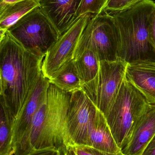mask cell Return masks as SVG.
Listing matches in <instances>:
<instances>
[{"mask_svg":"<svg viewBox=\"0 0 155 155\" xmlns=\"http://www.w3.org/2000/svg\"><path fill=\"white\" fill-rule=\"evenodd\" d=\"M44 58L26 50L8 31L0 35L1 105L11 127L42 74Z\"/></svg>","mask_w":155,"mask_h":155,"instance_id":"cell-1","label":"cell"},{"mask_svg":"<svg viewBox=\"0 0 155 155\" xmlns=\"http://www.w3.org/2000/svg\"><path fill=\"white\" fill-rule=\"evenodd\" d=\"M155 10L154 1L143 0L126 11L111 14L118 31V59L127 64L155 62V46L149 33Z\"/></svg>","mask_w":155,"mask_h":155,"instance_id":"cell-2","label":"cell"},{"mask_svg":"<svg viewBox=\"0 0 155 155\" xmlns=\"http://www.w3.org/2000/svg\"><path fill=\"white\" fill-rule=\"evenodd\" d=\"M153 104L125 77L114 102L104 116L121 150L128 143L137 121Z\"/></svg>","mask_w":155,"mask_h":155,"instance_id":"cell-3","label":"cell"},{"mask_svg":"<svg viewBox=\"0 0 155 155\" xmlns=\"http://www.w3.org/2000/svg\"><path fill=\"white\" fill-rule=\"evenodd\" d=\"M71 93L50 84L47 90V110L40 132L32 144L31 151L46 147L59 149L72 147L67 127V113Z\"/></svg>","mask_w":155,"mask_h":155,"instance_id":"cell-4","label":"cell"},{"mask_svg":"<svg viewBox=\"0 0 155 155\" xmlns=\"http://www.w3.org/2000/svg\"><path fill=\"white\" fill-rule=\"evenodd\" d=\"M25 48L44 57L61 35L43 11L37 6L7 30Z\"/></svg>","mask_w":155,"mask_h":155,"instance_id":"cell-5","label":"cell"},{"mask_svg":"<svg viewBox=\"0 0 155 155\" xmlns=\"http://www.w3.org/2000/svg\"><path fill=\"white\" fill-rule=\"evenodd\" d=\"M118 31L113 15L103 12L93 15L84 30L76 54L86 49L93 51L101 61L118 59Z\"/></svg>","mask_w":155,"mask_h":155,"instance_id":"cell-6","label":"cell"},{"mask_svg":"<svg viewBox=\"0 0 155 155\" xmlns=\"http://www.w3.org/2000/svg\"><path fill=\"white\" fill-rule=\"evenodd\" d=\"M127 63L118 59L101 61L97 75L83 86V90L97 109L106 114L119 93L126 76Z\"/></svg>","mask_w":155,"mask_h":155,"instance_id":"cell-7","label":"cell"},{"mask_svg":"<svg viewBox=\"0 0 155 155\" xmlns=\"http://www.w3.org/2000/svg\"><path fill=\"white\" fill-rule=\"evenodd\" d=\"M92 16L93 15L86 14L78 17L48 50L42 65L44 77L50 79L74 60L81 35Z\"/></svg>","mask_w":155,"mask_h":155,"instance_id":"cell-8","label":"cell"},{"mask_svg":"<svg viewBox=\"0 0 155 155\" xmlns=\"http://www.w3.org/2000/svg\"><path fill=\"white\" fill-rule=\"evenodd\" d=\"M97 109L83 89L71 94L67 127L72 147L85 146L88 130L96 116Z\"/></svg>","mask_w":155,"mask_h":155,"instance_id":"cell-9","label":"cell"},{"mask_svg":"<svg viewBox=\"0 0 155 155\" xmlns=\"http://www.w3.org/2000/svg\"><path fill=\"white\" fill-rule=\"evenodd\" d=\"M49 84V79L44 77L42 74L32 95L13 122L11 136L14 155L26 139L33 117L37 110L42 96Z\"/></svg>","mask_w":155,"mask_h":155,"instance_id":"cell-10","label":"cell"},{"mask_svg":"<svg viewBox=\"0 0 155 155\" xmlns=\"http://www.w3.org/2000/svg\"><path fill=\"white\" fill-rule=\"evenodd\" d=\"M81 0H39V6L48 16L60 35L77 19Z\"/></svg>","mask_w":155,"mask_h":155,"instance_id":"cell-11","label":"cell"},{"mask_svg":"<svg viewBox=\"0 0 155 155\" xmlns=\"http://www.w3.org/2000/svg\"><path fill=\"white\" fill-rule=\"evenodd\" d=\"M155 136V104H153L137 121L122 152L126 155H142Z\"/></svg>","mask_w":155,"mask_h":155,"instance_id":"cell-12","label":"cell"},{"mask_svg":"<svg viewBox=\"0 0 155 155\" xmlns=\"http://www.w3.org/2000/svg\"><path fill=\"white\" fill-rule=\"evenodd\" d=\"M125 77L151 103L155 104V62L127 64Z\"/></svg>","mask_w":155,"mask_h":155,"instance_id":"cell-13","label":"cell"},{"mask_svg":"<svg viewBox=\"0 0 155 155\" xmlns=\"http://www.w3.org/2000/svg\"><path fill=\"white\" fill-rule=\"evenodd\" d=\"M84 147L105 153H116L122 151L112 135L104 116L98 109L88 130L86 145Z\"/></svg>","mask_w":155,"mask_h":155,"instance_id":"cell-14","label":"cell"},{"mask_svg":"<svg viewBox=\"0 0 155 155\" xmlns=\"http://www.w3.org/2000/svg\"><path fill=\"white\" fill-rule=\"evenodd\" d=\"M39 6V0L14 3L0 2V29L7 30L29 12Z\"/></svg>","mask_w":155,"mask_h":155,"instance_id":"cell-15","label":"cell"},{"mask_svg":"<svg viewBox=\"0 0 155 155\" xmlns=\"http://www.w3.org/2000/svg\"><path fill=\"white\" fill-rule=\"evenodd\" d=\"M74 61L83 85L92 81L97 75L100 61L93 50L86 49L77 53Z\"/></svg>","mask_w":155,"mask_h":155,"instance_id":"cell-16","label":"cell"},{"mask_svg":"<svg viewBox=\"0 0 155 155\" xmlns=\"http://www.w3.org/2000/svg\"><path fill=\"white\" fill-rule=\"evenodd\" d=\"M52 84L62 91L73 93L83 89V84L75 65L74 60L64 66L51 78Z\"/></svg>","mask_w":155,"mask_h":155,"instance_id":"cell-17","label":"cell"},{"mask_svg":"<svg viewBox=\"0 0 155 155\" xmlns=\"http://www.w3.org/2000/svg\"><path fill=\"white\" fill-rule=\"evenodd\" d=\"M0 110V155H13L10 123L2 106Z\"/></svg>","mask_w":155,"mask_h":155,"instance_id":"cell-18","label":"cell"},{"mask_svg":"<svg viewBox=\"0 0 155 155\" xmlns=\"http://www.w3.org/2000/svg\"><path fill=\"white\" fill-rule=\"evenodd\" d=\"M107 0H81L77 18L86 14L95 15L103 12Z\"/></svg>","mask_w":155,"mask_h":155,"instance_id":"cell-19","label":"cell"},{"mask_svg":"<svg viewBox=\"0 0 155 155\" xmlns=\"http://www.w3.org/2000/svg\"><path fill=\"white\" fill-rule=\"evenodd\" d=\"M143 1V0H107L103 12L113 14L123 12Z\"/></svg>","mask_w":155,"mask_h":155,"instance_id":"cell-20","label":"cell"},{"mask_svg":"<svg viewBox=\"0 0 155 155\" xmlns=\"http://www.w3.org/2000/svg\"><path fill=\"white\" fill-rule=\"evenodd\" d=\"M59 150L54 147H46L34 149L25 155H59Z\"/></svg>","mask_w":155,"mask_h":155,"instance_id":"cell-21","label":"cell"},{"mask_svg":"<svg viewBox=\"0 0 155 155\" xmlns=\"http://www.w3.org/2000/svg\"><path fill=\"white\" fill-rule=\"evenodd\" d=\"M149 33L150 39L155 46V10L149 20Z\"/></svg>","mask_w":155,"mask_h":155,"instance_id":"cell-22","label":"cell"},{"mask_svg":"<svg viewBox=\"0 0 155 155\" xmlns=\"http://www.w3.org/2000/svg\"><path fill=\"white\" fill-rule=\"evenodd\" d=\"M83 147L85 149L87 150V151L91 152L94 155H126L123 153L122 151L119 152V153H108L101 152V151H98V150H96V149L91 148V147Z\"/></svg>","mask_w":155,"mask_h":155,"instance_id":"cell-23","label":"cell"},{"mask_svg":"<svg viewBox=\"0 0 155 155\" xmlns=\"http://www.w3.org/2000/svg\"><path fill=\"white\" fill-rule=\"evenodd\" d=\"M142 155H155V136L148 144Z\"/></svg>","mask_w":155,"mask_h":155,"instance_id":"cell-24","label":"cell"},{"mask_svg":"<svg viewBox=\"0 0 155 155\" xmlns=\"http://www.w3.org/2000/svg\"><path fill=\"white\" fill-rule=\"evenodd\" d=\"M76 155H94L82 147H72Z\"/></svg>","mask_w":155,"mask_h":155,"instance_id":"cell-25","label":"cell"},{"mask_svg":"<svg viewBox=\"0 0 155 155\" xmlns=\"http://www.w3.org/2000/svg\"><path fill=\"white\" fill-rule=\"evenodd\" d=\"M59 155H68L67 148L66 147H62L59 148Z\"/></svg>","mask_w":155,"mask_h":155,"instance_id":"cell-26","label":"cell"},{"mask_svg":"<svg viewBox=\"0 0 155 155\" xmlns=\"http://www.w3.org/2000/svg\"><path fill=\"white\" fill-rule=\"evenodd\" d=\"M67 151H68V155H76L74 152L73 150L72 147H70L69 148H67Z\"/></svg>","mask_w":155,"mask_h":155,"instance_id":"cell-27","label":"cell"},{"mask_svg":"<svg viewBox=\"0 0 155 155\" xmlns=\"http://www.w3.org/2000/svg\"><path fill=\"white\" fill-rule=\"evenodd\" d=\"M22 1H24V0H1V1H2V2L6 3H14Z\"/></svg>","mask_w":155,"mask_h":155,"instance_id":"cell-28","label":"cell"}]
</instances>
